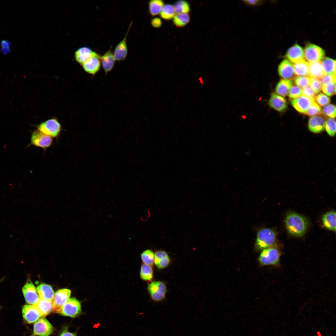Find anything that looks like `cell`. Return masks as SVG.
Segmentation results:
<instances>
[{
    "mask_svg": "<svg viewBox=\"0 0 336 336\" xmlns=\"http://www.w3.org/2000/svg\"><path fill=\"white\" fill-rule=\"evenodd\" d=\"M285 222L288 233L296 237L303 236L308 226V222L306 217L294 212H290L287 215Z\"/></svg>",
    "mask_w": 336,
    "mask_h": 336,
    "instance_id": "cell-1",
    "label": "cell"
},
{
    "mask_svg": "<svg viewBox=\"0 0 336 336\" xmlns=\"http://www.w3.org/2000/svg\"><path fill=\"white\" fill-rule=\"evenodd\" d=\"M275 231L268 228H263L257 232L254 244V249L261 251L266 248L274 246L276 241Z\"/></svg>",
    "mask_w": 336,
    "mask_h": 336,
    "instance_id": "cell-2",
    "label": "cell"
},
{
    "mask_svg": "<svg viewBox=\"0 0 336 336\" xmlns=\"http://www.w3.org/2000/svg\"><path fill=\"white\" fill-rule=\"evenodd\" d=\"M280 256L279 250L274 246L261 251L258 260L262 266H277L279 265Z\"/></svg>",
    "mask_w": 336,
    "mask_h": 336,
    "instance_id": "cell-3",
    "label": "cell"
},
{
    "mask_svg": "<svg viewBox=\"0 0 336 336\" xmlns=\"http://www.w3.org/2000/svg\"><path fill=\"white\" fill-rule=\"evenodd\" d=\"M38 130L51 137H56L59 134L61 127L56 119H52L44 122L37 126Z\"/></svg>",
    "mask_w": 336,
    "mask_h": 336,
    "instance_id": "cell-4",
    "label": "cell"
},
{
    "mask_svg": "<svg viewBox=\"0 0 336 336\" xmlns=\"http://www.w3.org/2000/svg\"><path fill=\"white\" fill-rule=\"evenodd\" d=\"M147 288L152 299L154 301H162L165 299L167 288L163 282L161 281L152 282L148 285Z\"/></svg>",
    "mask_w": 336,
    "mask_h": 336,
    "instance_id": "cell-5",
    "label": "cell"
},
{
    "mask_svg": "<svg viewBox=\"0 0 336 336\" xmlns=\"http://www.w3.org/2000/svg\"><path fill=\"white\" fill-rule=\"evenodd\" d=\"M81 306L80 302L75 298H72L62 306L60 312L61 315L74 318L81 313Z\"/></svg>",
    "mask_w": 336,
    "mask_h": 336,
    "instance_id": "cell-6",
    "label": "cell"
},
{
    "mask_svg": "<svg viewBox=\"0 0 336 336\" xmlns=\"http://www.w3.org/2000/svg\"><path fill=\"white\" fill-rule=\"evenodd\" d=\"M304 51V59L309 63L321 61L325 55L324 51L322 48L312 44H307Z\"/></svg>",
    "mask_w": 336,
    "mask_h": 336,
    "instance_id": "cell-7",
    "label": "cell"
},
{
    "mask_svg": "<svg viewBox=\"0 0 336 336\" xmlns=\"http://www.w3.org/2000/svg\"><path fill=\"white\" fill-rule=\"evenodd\" d=\"M30 139L31 144L44 149L49 147L53 142L52 137L43 133L38 130L32 132Z\"/></svg>",
    "mask_w": 336,
    "mask_h": 336,
    "instance_id": "cell-8",
    "label": "cell"
},
{
    "mask_svg": "<svg viewBox=\"0 0 336 336\" xmlns=\"http://www.w3.org/2000/svg\"><path fill=\"white\" fill-rule=\"evenodd\" d=\"M71 293L70 290L63 289L55 293L52 301L53 311L59 314L62 306L69 299Z\"/></svg>",
    "mask_w": 336,
    "mask_h": 336,
    "instance_id": "cell-9",
    "label": "cell"
},
{
    "mask_svg": "<svg viewBox=\"0 0 336 336\" xmlns=\"http://www.w3.org/2000/svg\"><path fill=\"white\" fill-rule=\"evenodd\" d=\"M53 327L45 318H43L35 322L33 326V334L39 336H49L53 332Z\"/></svg>",
    "mask_w": 336,
    "mask_h": 336,
    "instance_id": "cell-10",
    "label": "cell"
},
{
    "mask_svg": "<svg viewBox=\"0 0 336 336\" xmlns=\"http://www.w3.org/2000/svg\"><path fill=\"white\" fill-rule=\"evenodd\" d=\"M22 313L23 319L28 324L35 322L42 317L38 309L34 305H24L22 308Z\"/></svg>",
    "mask_w": 336,
    "mask_h": 336,
    "instance_id": "cell-11",
    "label": "cell"
},
{
    "mask_svg": "<svg viewBox=\"0 0 336 336\" xmlns=\"http://www.w3.org/2000/svg\"><path fill=\"white\" fill-rule=\"evenodd\" d=\"M314 99L302 95L291 101L293 107L298 112L305 114L315 102Z\"/></svg>",
    "mask_w": 336,
    "mask_h": 336,
    "instance_id": "cell-12",
    "label": "cell"
},
{
    "mask_svg": "<svg viewBox=\"0 0 336 336\" xmlns=\"http://www.w3.org/2000/svg\"><path fill=\"white\" fill-rule=\"evenodd\" d=\"M22 292L26 302L28 304L35 305L39 301V298L34 284L30 281L27 282L22 289Z\"/></svg>",
    "mask_w": 336,
    "mask_h": 336,
    "instance_id": "cell-13",
    "label": "cell"
},
{
    "mask_svg": "<svg viewBox=\"0 0 336 336\" xmlns=\"http://www.w3.org/2000/svg\"><path fill=\"white\" fill-rule=\"evenodd\" d=\"M101 56L95 52L93 55L82 65L85 71L92 75L96 74L100 67Z\"/></svg>",
    "mask_w": 336,
    "mask_h": 336,
    "instance_id": "cell-14",
    "label": "cell"
},
{
    "mask_svg": "<svg viewBox=\"0 0 336 336\" xmlns=\"http://www.w3.org/2000/svg\"><path fill=\"white\" fill-rule=\"evenodd\" d=\"M132 24V22H131L125 37L115 48L113 54L116 60L121 61L124 60L126 58L128 52L126 39Z\"/></svg>",
    "mask_w": 336,
    "mask_h": 336,
    "instance_id": "cell-15",
    "label": "cell"
},
{
    "mask_svg": "<svg viewBox=\"0 0 336 336\" xmlns=\"http://www.w3.org/2000/svg\"><path fill=\"white\" fill-rule=\"evenodd\" d=\"M278 73L281 77L290 80L294 79L295 74L292 64L287 59L283 60L278 67Z\"/></svg>",
    "mask_w": 336,
    "mask_h": 336,
    "instance_id": "cell-16",
    "label": "cell"
},
{
    "mask_svg": "<svg viewBox=\"0 0 336 336\" xmlns=\"http://www.w3.org/2000/svg\"><path fill=\"white\" fill-rule=\"evenodd\" d=\"M286 57L293 63L305 60L304 50L298 44H295L288 49L286 54Z\"/></svg>",
    "mask_w": 336,
    "mask_h": 336,
    "instance_id": "cell-17",
    "label": "cell"
},
{
    "mask_svg": "<svg viewBox=\"0 0 336 336\" xmlns=\"http://www.w3.org/2000/svg\"><path fill=\"white\" fill-rule=\"evenodd\" d=\"M325 120L321 116H315L311 117L308 122L309 129L315 133H320L325 129Z\"/></svg>",
    "mask_w": 336,
    "mask_h": 336,
    "instance_id": "cell-18",
    "label": "cell"
},
{
    "mask_svg": "<svg viewBox=\"0 0 336 336\" xmlns=\"http://www.w3.org/2000/svg\"><path fill=\"white\" fill-rule=\"evenodd\" d=\"M269 106L279 112L284 111L287 106L285 99L275 93H272L268 101Z\"/></svg>",
    "mask_w": 336,
    "mask_h": 336,
    "instance_id": "cell-19",
    "label": "cell"
},
{
    "mask_svg": "<svg viewBox=\"0 0 336 336\" xmlns=\"http://www.w3.org/2000/svg\"><path fill=\"white\" fill-rule=\"evenodd\" d=\"M100 60L104 70L107 74L113 68L116 60L113 53L109 49L101 56Z\"/></svg>",
    "mask_w": 336,
    "mask_h": 336,
    "instance_id": "cell-20",
    "label": "cell"
},
{
    "mask_svg": "<svg viewBox=\"0 0 336 336\" xmlns=\"http://www.w3.org/2000/svg\"><path fill=\"white\" fill-rule=\"evenodd\" d=\"M309 77L320 79L325 74L321 61L308 62Z\"/></svg>",
    "mask_w": 336,
    "mask_h": 336,
    "instance_id": "cell-21",
    "label": "cell"
},
{
    "mask_svg": "<svg viewBox=\"0 0 336 336\" xmlns=\"http://www.w3.org/2000/svg\"><path fill=\"white\" fill-rule=\"evenodd\" d=\"M36 290L40 299L52 301L54 292L50 285L41 283L37 286Z\"/></svg>",
    "mask_w": 336,
    "mask_h": 336,
    "instance_id": "cell-22",
    "label": "cell"
},
{
    "mask_svg": "<svg viewBox=\"0 0 336 336\" xmlns=\"http://www.w3.org/2000/svg\"><path fill=\"white\" fill-rule=\"evenodd\" d=\"M94 52L91 48L83 47L77 49L75 53V58L76 61L82 65L90 58L94 54Z\"/></svg>",
    "mask_w": 336,
    "mask_h": 336,
    "instance_id": "cell-23",
    "label": "cell"
},
{
    "mask_svg": "<svg viewBox=\"0 0 336 336\" xmlns=\"http://www.w3.org/2000/svg\"><path fill=\"white\" fill-rule=\"evenodd\" d=\"M170 260L167 253L164 250H159L155 253L154 263L159 269L165 268L169 264Z\"/></svg>",
    "mask_w": 336,
    "mask_h": 336,
    "instance_id": "cell-24",
    "label": "cell"
},
{
    "mask_svg": "<svg viewBox=\"0 0 336 336\" xmlns=\"http://www.w3.org/2000/svg\"><path fill=\"white\" fill-rule=\"evenodd\" d=\"M322 221L324 227L329 230L336 231V212L334 211L327 212L323 215Z\"/></svg>",
    "mask_w": 336,
    "mask_h": 336,
    "instance_id": "cell-25",
    "label": "cell"
},
{
    "mask_svg": "<svg viewBox=\"0 0 336 336\" xmlns=\"http://www.w3.org/2000/svg\"><path fill=\"white\" fill-rule=\"evenodd\" d=\"M40 313L42 317H44L53 311L52 301L40 298L35 305Z\"/></svg>",
    "mask_w": 336,
    "mask_h": 336,
    "instance_id": "cell-26",
    "label": "cell"
},
{
    "mask_svg": "<svg viewBox=\"0 0 336 336\" xmlns=\"http://www.w3.org/2000/svg\"><path fill=\"white\" fill-rule=\"evenodd\" d=\"M292 65L295 75L297 76L309 77L308 62L304 60L293 63Z\"/></svg>",
    "mask_w": 336,
    "mask_h": 336,
    "instance_id": "cell-27",
    "label": "cell"
},
{
    "mask_svg": "<svg viewBox=\"0 0 336 336\" xmlns=\"http://www.w3.org/2000/svg\"><path fill=\"white\" fill-rule=\"evenodd\" d=\"M292 82L291 80L282 79L277 84L275 91L278 95L282 96H287L292 86Z\"/></svg>",
    "mask_w": 336,
    "mask_h": 336,
    "instance_id": "cell-28",
    "label": "cell"
},
{
    "mask_svg": "<svg viewBox=\"0 0 336 336\" xmlns=\"http://www.w3.org/2000/svg\"><path fill=\"white\" fill-rule=\"evenodd\" d=\"M323 70L325 74L336 75V61L329 58L326 57L321 61Z\"/></svg>",
    "mask_w": 336,
    "mask_h": 336,
    "instance_id": "cell-29",
    "label": "cell"
},
{
    "mask_svg": "<svg viewBox=\"0 0 336 336\" xmlns=\"http://www.w3.org/2000/svg\"><path fill=\"white\" fill-rule=\"evenodd\" d=\"M164 5V2L161 0H152L148 3V9L150 14L153 16L159 14Z\"/></svg>",
    "mask_w": 336,
    "mask_h": 336,
    "instance_id": "cell-30",
    "label": "cell"
},
{
    "mask_svg": "<svg viewBox=\"0 0 336 336\" xmlns=\"http://www.w3.org/2000/svg\"><path fill=\"white\" fill-rule=\"evenodd\" d=\"M190 21V16L188 13L177 14L173 18L174 25L178 27H183Z\"/></svg>",
    "mask_w": 336,
    "mask_h": 336,
    "instance_id": "cell-31",
    "label": "cell"
},
{
    "mask_svg": "<svg viewBox=\"0 0 336 336\" xmlns=\"http://www.w3.org/2000/svg\"><path fill=\"white\" fill-rule=\"evenodd\" d=\"M153 271L152 266L145 264L141 267L140 276L141 278L145 281H151L153 278Z\"/></svg>",
    "mask_w": 336,
    "mask_h": 336,
    "instance_id": "cell-32",
    "label": "cell"
},
{
    "mask_svg": "<svg viewBox=\"0 0 336 336\" xmlns=\"http://www.w3.org/2000/svg\"><path fill=\"white\" fill-rule=\"evenodd\" d=\"M160 14L161 17L164 20L171 19L175 14L173 6L170 4L164 5Z\"/></svg>",
    "mask_w": 336,
    "mask_h": 336,
    "instance_id": "cell-33",
    "label": "cell"
},
{
    "mask_svg": "<svg viewBox=\"0 0 336 336\" xmlns=\"http://www.w3.org/2000/svg\"><path fill=\"white\" fill-rule=\"evenodd\" d=\"M173 7L175 12L177 14L188 13L190 10L189 3L184 0L177 1L175 3Z\"/></svg>",
    "mask_w": 336,
    "mask_h": 336,
    "instance_id": "cell-34",
    "label": "cell"
},
{
    "mask_svg": "<svg viewBox=\"0 0 336 336\" xmlns=\"http://www.w3.org/2000/svg\"><path fill=\"white\" fill-rule=\"evenodd\" d=\"M155 254L151 250L144 251L141 254V258L144 264L152 265L154 263Z\"/></svg>",
    "mask_w": 336,
    "mask_h": 336,
    "instance_id": "cell-35",
    "label": "cell"
},
{
    "mask_svg": "<svg viewBox=\"0 0 336 336\" xmlns=\"http://www.w3.org/2000/svg\"><path fill=\"white\" fill-rule=\"evenodd\" d=\"M325 128L329 136L334 137L336 133V122L334 118H328L325 121Z\"/></svg>",
    "mask_w": 336,
    "mask_h": 336,
    "instance_id": "cell-36",
    "label": "cell"
},
{
    "mask_svg": "<svg viewBox=\"0 0 336 336\" xmlns=\"http://www.w3.org/2000/svg\"><path fill=\"white\" fill-rule=\"evenodd\" d=\"M322 90L323 92L328 96L335 94V82H331L322 85Z\"/></svg>",
    "mask_w": 336,
    "mask_h": 336,
    "instance_id": "cell-37",
    "label": "cell"
},
{
    "mask_svg": "<svg viewBox=\"0 0 336 336\" xmlns=\"http://www.w3.org/2000/svg\"><path fill=\"white\" fill-rule=\"evenodd\" d=\"M310 77L306 76H297L294 78V82L297 86L303 88L309 85Z\"/></svg>",
    "mask_w": 336,
    "mask_h": 336,
    "instance_id": "cell-38",
    "label": "cell"
},
{
    "mask_svg": "<svg viewBox=\"0 0 336 336\" xmlns=\"http://www.w3.org/2000/svg\"><path fill=\"white\" fill-rule=\"evenodd\" d=\"M305 114L310 117L322 114L321 108L315 101L308 109Z\"/></svg>",
    "mask_w": 336,
    "mask_h": 336,
    "instance_id": "cell-39",
    "label": "cell"
},
{
    "mask_svg": "<svg viewBox=\"0 0 336 336\" xmlns=\"http://www.w3.org/2000/svg\"><path fill=\"white\" fill-rule=\"evenodd\" d=\"M302 95V89L296 85L292 86L288 93L289 97L291 99H295Z\"/></svg>",
    "mask_w": 336,
    "mask_h": 336,
    "instance_id": "cell-40",
    "label": "cell"
},
{
    "mask_svg": "<svg viewBox=\"0 0 336 336\" xmlns=\"http://www.w3.org/2000/svg\"><path fill=\"white\" fill-rule=\"evenodd\" d=\"M322 113L327 116L334 118L336 116L335 106L332 104L328 105L323 108Z\"/></svg>",
    "mask_w": 336,
    "mask_h": 336,
    "instance_id": "cell-41",
    "label": "cell"
},
{
    "mask_svg": "<svg viewBox=\"0 0 336 336\" xmlns=\"http://www.w3.org/2000/svg\"><path fill=\"white\" fill-rule=\"evenodd\" d=\"M309 85L316 94L322 90V84L320 79L310 77Z\"/></svg>",
    "mask_w": 336,
    "mask_h": 336,
    "instance_id": "cell-42",
    "label": "cell"
},
{
    "mask_svg": "<svg viewBox=\"0 0 336 336\" xmlns=\"http://www.w3.org/2000/svg\"><path fill=\"white\" fill-rule=\"evenodd\" d=\"M314 99L315 102L321 106L327 105L330 101L329 97L322 93H320L316 96Z\"/></svg>",
    "mask_w": 336,
    "mask_h": 336,
    "instance_id": "cell-43",
    "label": "cell"
},
{
    "mask_svg": "<svg viewBox=\"0 0 336 336\" xmlns=\"http://www.w3.org/2000/svg\"><path fill=\"white\" fill-rule=\"evenodd\" d=\"M322 85L331 82H336V75L325 74L320 79Z\"/></svg>",
    "mask_w": 336,
    "mask_h": 336,
    "instance_id": "cell-44",
    "label": "cell"
},
{
    "mask_svg": "<svg viewBox=\"0 0 336 336\" xmlns=\"http://www.w3.org/2000/svg\"><path fill=\"white\" fill-rule=\"evenodd\" d=\"M303 95L315 99L316 94L310 86H308L303 88Z\"/></svg>",
    "mask_w": 336,
    "mask_h": 336,
    "instance_id": "cell-45",
    "label": "cell"
},
{
    "mask_svg": "<svg viewBox=\"0 0 336 336\" xmlns=\"http://www.w3.org/2000/svg\"><path fill=\"white\" fill-rule=\"evenodd\" d=\"M243 1L247 5L256 6L262 4L264 1L261 0H244Z\"/></svg>",
    "mask_w": 336,
    "mask_h": 336,
    "instance_id": "cell-46",
    "label": "cell"
},
{
    "mask_svg": "<svg viewBox=\"0 0 336 336\" xmlns=\"http://www.w3.org/2000/svg\"><path fill=\"white\" fill-rule=\"evenodd\" d=\"M151 24L154 27L159 28L161 26L162 22L161 20L159 18L155 17L152 20Z\"/></svg>",
    "mask_w": 336,
    "mask_h": 336,
    "instance_id": "cell-47",
    "label": "cell"
},
{
    "mask_svg": "<svg viewBox=\"0 0 336 336\" xmlns=\"http://www.w3.org/2000/svg\"><path fill=\"white\" fill-rule=\"evenodd\" d=\"M1 45L2 49H10V43L7 40H3Z\"/></svg>",
    "mask_w": 336,
    "mask_h": 336,
    "instance_id": "cell-48",
    "label": "cell"
},
{
    "mask_svg": "<svg viewBox=\"0 0 336 336\" xmlns=\"http://www.w3.org/2000/svg\"><path fill=\"white\" fill-rule=\"evenodd\" d=\"M59 336H76V335L74 333L68 332L66 328L63 331Z\"/></svg>",
    "mask_w": 336,
    "mask_h": 336,
    "instance_id": "cell-49",
    "label": "cell"
},
{
    "mask_svg": "<svg viewBox=\"0 0 336 336\" xmlns=\"http://www.w3.org/2000/svg\"></svg>",
    "mask_w": 336,
    "mask_h": 336,
    "instance_id": "cell-50",
    "label": "cell"
}]
</instances>
